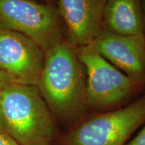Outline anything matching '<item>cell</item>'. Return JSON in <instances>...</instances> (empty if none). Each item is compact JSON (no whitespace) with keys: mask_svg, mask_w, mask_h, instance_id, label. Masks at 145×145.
I'll use <instances>...</instances> for the list:
<instances>
[{"mask_svg":"<svg viewBox=\"0 0 145 145\" xmlns=\"http://www.w3.org/2000/svg\"><path fill=\"white\" fill-rule=\"evenodd\" d=\"M86 78L84 65L67 41L45 52L44 67L36 87L63 131L89 113Z\"/></svg>","mask_w":145,"mask_h":145,"instance_id":"6da1fadb","label":"cell"},{"mask_svg":"<svg viewBox=\"0 0 145 145\" xmlns=\"http://www.w3.org/2000/svg\"><path fill=\"white\" fill-rule=\"evenodd\" d=\"M0 104L6 134L20 145H57L63 130L37 87L11 83Z\"/></svg>","mask_w":145,"mask_h":145,"instance_id":"7a4b0ae2","label":"cell"},{"mask_svg":"<svg viewBox=\"0 0 145 145\" xmlns=\"http://www.w3.org/2000/svg\"><path fill=\"white\" fill-rule=\"evenodd\" d=\"M145 123V93L124 107L88 113L63 130L57 145H126Z\"/></svg>","mask_w":145,"mask_h":145,"instance_id":"3957f363","label":"cell"},{"mask_svg":"<svg viewBox=\"0 0 145 145\" xmlns=\"http://www.w3.org/2000/svg\"><path fill=\"white\" fill-rule=\"evenodd\" d=\"M86 71V101L89 113L115 110L144 89L96 51L91 44L75 47Z\"/></svg>","mask_w":145,"mask_h":145,"instance_id":"277c9868","label":"cell"},{"mask_svg":"<svg viewBox=\"0 0 145 145\" xmlns=\"http://www.w3.org/2000/svg\"><path fill=\"white\" fill-rule=\"evenodd\" d=\"M0 29L22 34L46 52L63 41L66 28L51 5L32 0H0Z\"/></svg>","mask_w":145,"mask_h":145,"instance_id":"5b68a950","label":"cell"},{"mask_svg":"<svg viewBox=\"0 0 145 145\" xmlns=\"http://www.w3.org/2000/svg\"><path fill=\"white\" fill-rule=\"evenodd\" d=\"M45 61V51L26 36L0 29V71L13 83L37 86Z\"/></svg>","mask_w":145,"mask_h":145,"instance_id":"8992f818","label":"cell"},{"mask_svg":"<svg viewBox=\"0 0 145 145\" xmlns=\"http://www.w3.org/2000/svg\"><path fill=\"white\" fill-rule=\"evenodd\" d=\"M101 57L145 88V36L121 35L102 29L91 43Z\"/></svg>","mask_w":145,"mask_h":145,"instance_id":"52a82bcc","label":"cell"},{"mask_svg":"<svg viewBox=\"0 0 145 145\" xmlns=\"http://www.w3.org/2000/svg\"><path fill=\"white\" fill-rule=\"evenodd\" d=\"M108 0H59L60 16L67 29V42L73 47L92 43L102 30Z\"/></svg>","mask_w":145,"mask_h":145,"instance_id":"ba28073f","label":"cell"},{"mask_svg":"<svg viewBox=\"0 0 145 145\" xmlns=\"http://www.w3.org/2000/svg\"><path fill=\"white\" fill-rule=\"evenodd\" d=\"M102 29L121 35L144 34L142 0H108L103 13Z\"/></svg>","mask_w":145,"mask_h":145,"instance_id":"9c48e42d","label":"cell"},{"mask_svg":"<svg viewBox=\"0 0 145 145\" xmlns=\"http://www.w3.org/2000/svg\"><path fill=\"white\" fill-rule=\"evenodd\" d=\"M126 145H145V123L137 136L128 141Z\"/></svg>","mask_w":145,"mask_h":145,"instance_id":"30bf717a","label":"cell"},{"mask_svg":"<svg viewBox=\"0 0 145 145\" xmlns=\"http://www.w3.org/2000/svg\"><path fill=\"white\" fill-rule=\"evenodd\" d=\"M0 145H20L6 133H0Z\"/></svg>","mask_w":145,"mask_h":145,"instance_id":"8fae6325","label":"cell"},{"mask_svg":"<svg viewBox=\"0 0 145 145\" xmlns=\"http://www.w3.org/2000/svg\"><path fill=\"white\" fill-rule=\"evenodd\" d=\"M13 83L10 79L6 75H5L3 72L0 71V93L8 85Z\"/></svg>","mask_w":145,"mask_h":145,"instance_id":"7c38bea8","label":"cell"},{"mask_svg":"<svg viewBox=\"0 0 145 145\" xmlns=\"http://www.w3.org/2000/svg\"><path fill=\"white\" fill-rule=\"evenodd\" d=\"M0 133H6L5 132L4 122H3L2 111H1V104H0Z\"/></svg>","mask_w":145,"mask_h":145,"instance_id":"4fadbf2b","label":"cell"},{"mask_svg":"<svg viewBox=\"0 0 145 145\" xmlns=\"http://www.w3.org/2000/svg\"><path fill=\"white\" fill-rule=\"evenodd\" d=\"M142 5L143 12H144V18H145V0H142ZM144 36H145V32H144Z\"/></svg>","mask_w":145,"mask_h":145,"instance_id":"5bb4252c","label":"cell"}]
</instances>
